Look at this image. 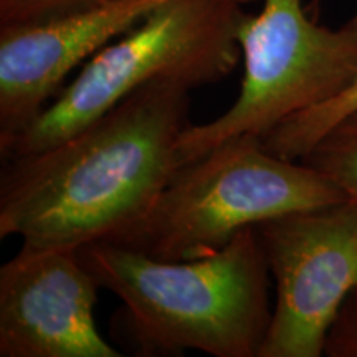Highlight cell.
I'll list each match as a JSON object with an SVG mask.
<instances>
[{
  "instance_id": "277c9868",
  "label": "cell",
  "mask_w": 357,
  "mask_h": 357,
  "mask_svg": "<svg viewBox=\"0 0 357 357\" xmlns=\"http://www.w3.org/2000/svg\"><path fill=\"white\" fill-rule=\"evenodd\" d=\"M242 0H167L118 42L91 56L2 158L37 153L86 128L154 82L197 89L225 79L242 52Z\"/></svg>"
},
{
  "instance_id": "9c48e42d",
  "label": "cell",
  "mask_w": 357,
  "mask_h": 357,
  "mask_svg": "<svg viewBox=\"0 0 357 357\" xmlns=\"http://www.w3.org/2000/svg\"><path fill=\"white\" fill-rule=\"evenodd\" d=\"M357 109V75L339 95L314 108L296 113L263 137V144L278 158L300 160L339 119Z\"/></svg>"
},
{
  "instance_id": "8992f818",
  "label": "cell",
  "mask_w": 357,
  "mask_h": 357,
  "mask_svg": "<svg viewBox=\"0 0 357 357\" xmlns=\"http://www.w3.org/2000/svg\"><path fill=\"white\" fill-rule=\"evenodd\" d=\"M275 281L260 357H321L339 310L357 288V202L283 213L255 225Z\"/></svg>"
},
{
  "instance_id": "30bf717a",
  "label": "cell",
  "mask_w": 357,
  "mask_h": 357,
  "mask_svg": "<svg viewBox=\"0 0 357 357\" xmlns=\"http://www.w3.org/2000/svg\"><path fill=\"white\" fill-rule=\"evenodd\" d=\"M300 160L357 202V109L339 119Z\"/></svg>"
},
{
  "instance_id": "7a4b0ae2",
  "label": "cell",
  "mask_w": 357,
  "mask_h": 357,
  "mask_svg": "<svg viewBox=\"0 0 357 357\" xmlns=\"http://www.w3.org/2000/svg\"><path fill=\"white\" fill-rule=\"evenodd\" d=\"M101 289L123 303L111 324L134 356L260 357L270 329V268L255 227L215 255L167 261L98 240L77 248Z\"/></svg>"
},
{
  "instance_id": "7c38bea8",
  "label": "cell",
  "mask_w": 357,
  "mask_h": 357,
  "mask_svg": "<svg viewBox=\"0 0 357 357\" xmlns=\"http://www.w3.org/2000/svg\"><path fill=\"white\" fill-rule=\"evenodd\" d=\"M328 357H357V288L339 310L324 344Z\"/></svg>"
},
{
  "instance_id": "3957f363",
  "label": "cell",
  "mask_w": 357,
  "mask_h": 357,
  "mask_svg": "<svg viewBox=\"0 0 357 357\" xmlns=\"http://www.w3.org/2000/svg\"><path fill=\"white\" fill-rule=\"evenodd\" d=\"M341 200L344 194L318 171L242 134L178 167L144 215L105 242L158 260H199L248 227Z\"/></svg>"
},
{
  "instance_id": "52a82bcc",
  "label": "cell",
  "mask_w": 357,
  "mask_h": 357,
  "mask_svg": "<svg viewBox=\"0 0 357 357\" xmlns=\"http://www.w3.org/2000/svg\"><path fill=\"white\" fill-rule=\"evenodd\" d=\"M98 289L77 250L22 245L0 266V357H121L98 331Z\"/></svg>"
},
{
  "instance_id": "6da1fadb",
  "label": "cell",
  "mask_w": 357,
  "mask_h": 357,
  "mask_svg": "<svg viewBox=\"0 0 357 357\" xmlns=\"http://www.w3.org/2000/svg\"><path fill=\"white\" fill-rule=\"evenodd\" d=\"M190 89L144 84L73 136L8 158L0 178V238L73 248L141 218L182 166Z\"/></svg>"
},
{
  "instance_id": "8fae6325",
  "label": "cell",
  "mask_w": 357,
  "mask_h": 357,
  "mask_svg": "<svg viewBox=\"0 0 357 357\" xmlns=\"http://www.w3.org/2000/svg\"><path fill=\"white\" fill-rule=\"evenodd\" d=\"M109 0H0V26L56 19Z\"/></svg>"
},
{
  "instance_id": "5b68a950",
  "label": "cell",
  "mask_w": 357,
  "mask_h": 357,
  "mask_svg": "<svg viewBox=\"0 0 357 357\" xmlns=\"http://www.w3.org/2000/svg\"><path fill=\"white\" fill-rule=\"evenodd\" d=\"M238 45L240 95L213 121L182 132V166L230 137H265L289 116L339 95L357 75V15L329 29L307 17L303 0H263L260 13L245 15Z\"/></svg>"
},
{
  "instance_id": "ba28073f",
  "label": "cell",
  "mask_w": 357,
  "mask_h": 357,
  "mask_svg": "<svg viewBox=\"0 0 357 357\" xmlns=\"http://www.w3.org/2000/svg\"><path fill=\"white\" fill-rule=\"evenodd\" d=\"M164 2L109 0L52 20L0 26V154L55 100L71 71Z\"/></svg>"
}]
</instances>
